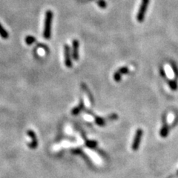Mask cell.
Wrapping results in <instances>:
<instances>
[{"instance_id":"5bb4252c","label":"cell","mask_w":178,"mask_h":178,"mask_svg":"<svg viewBox=\"0 0 178 178\" xmlns=\"http://www.w3.org/2000/svg\"><path fill=\"white\" fill-rule=\"evenodd\" d=\"M121 76L122 74L119 72V71H116L114 74V79L115 82H119L121 80Z\"/></svg>"},{"instance_id":"5b68a950","label":"cell","mask_w":178,"mask_h":178,"mask_svg":"<svg viewBox=\"0 0 178 178\" xmlns=\"http://www.w3.org/2000/svg\"><path fill=\"white\" fill-rule=\"evenodd\" d=\"M27 135L31 139V143H28V146L31 149H36L38 146V139H37L36 133L33 130L29 129L27 131Z\"/></svg>"},{"instance_id":"4fadbf2b","label":"cell","mask_w":178,"mask_h":178,"mask_svg":"<svg viewBox=\"0 0 178 178\" xmlns=\"http://www.w3.org/2000/svg\"><path fill=\"white\" fill-rule=\"evenodd\" d=\"M95 121H96L97 124L98 126H104L105 124H106V122H105L104 119H103V118L98 117H96Z\"/></svg>"},{"instance_id":"9a60e30c","label":"cell","mask_w":178,"mask_h":178,"mask_svg":"<svg viewBox=\"0 0 178 178\" xmlns=\"http://www.w3.org/2000/svg\"><path fill=\"white\" fill-rule=\"evenodd\" d=\"M118 71L121 74H127L129 72V70L127 67H122L118 70Z\"/></svg>"},{"instance_id":"ac0fdd59","label":"cell","mask_w":178,"mask_h":178,"mask_svg":"<svg viewBox=\"0 0 178 178\" xmlns=\"http://www.w3.org/2000/svg\"><path fill=\"white\" fill-rule=\"evenodd\" d=\"M160 74L162 75V77H164V78H166V72H165L164 69H163L162 67H160Z\"/></svg>"},{"instance_id":"277c9868","label":"cell","mask_w":178,"mask_h":178,"mask_svg":"<svg viewBox=\"0 0 178 178\" xmlns=\"http://www.w3.org/2000/svg\"><path fill=\"white\" fill-rule=\"evenodd\" d=\"M64 57H65V65L67 68H72L73 62L71 60V50L68 45H65L64 46Z\"/></svg>"},{"instance_id":"9c48e42d","label":"cell","mask_w":178,"mask_h":178,"mask_svg":"<svg viewBox=\"0 0 178 178\" xmlns=\"http://www.w3.org/2000/svg\"><path fill=\"white\" fill-rule=\"evenodd\" d=\"M83 107H84V103H83V102H81L79 106L74 108V109L71 111V114H72L73 115H77V114L83 109Z\"/></svg>"},{"instance_id":"6da1fadb","label":"cell","mask_w":178,"mask_h":178,"mask_svg":"<svg viewBox=\"0 0 178 178\" xmlns=\"http://www.w3.org/2000/svg\"><path fill=\"white\" fill-rule=\"evenodd\" d=\"M53 17H54V14L52 10H48L46 12L43 30V37L46 39H50L51 37V24H52Z\"/></svg>"},{"instance_id":"ba28073f","label":"cell","mask_w":178,"mask_h":178,"mask_svg":"<svg viewBox=\"0 0 178 178\" xmlns=\"http://www.w3.org/2000/svg\"><path fill=\"white\" fill-rule=\"evenodd\" d=\"M0 37H2V39H8L9 34L7 30H5V28L2 25V24L0 23Z\"/></svg>"},{"instance_id":"2e32d148","label":"cell","mask_w":178,"mask_h":178,"mask_svg":"<svg viewBox=\"0 0 178 178\" xmlns=\"http://www.w3.org/2000/svg\"><path fill=\"white\" fill-rule=\"evenodd\" d=\"M97 4L98 5H99V7L101 8H106V2H105L104 0H98L97 1Z\"/></svg>"},{"instance_id":"3957f363","label":"cell","mask_w":178,"mask_h":178,"mask_svg":"<svg viewBox=\"0 0 178 178\" xmlns=\"http://www.w3.org/2000/svg\"><path fill=\"white\" fill-rule=\"evenodd\" d=\"M143 135V131L141 128H138L135 133V138L133 140L132 143V149L133 151H137L139 148V144H140V141H141L142 137Z\"/></svg>"},{"instance_id":"7a4b0ae2","label":"cell","mask_w":178,"mask_h":178,"mask_svg":"<svg viewBox=\"0 0 178 178\" xmlns=\"http://www.w3.org/2000/svg\"><path fill=\"white\" fill-rule=\"evenodd\" d=\"M150 0H142L139 10H138L137 15V20L139 22H143L144 21L145 16L146 14V10L149 5Z\"/></svg>"},{"instance_id":"52a82bcc","label":"cell","mask_w":178,"mask_h":178,"mask_svg":"<svg viewBox=\"0 0 178 178\" xmlns=\"http://www.w3.org/2000/svg\"><path fill=\"white\" fill-rule=\"evenodd\" d=\"M168 131H169V128H168V125H167V123H165L163 126V127H162L161 130H160V136L163 138L167 137V136H168Z\"/></svg>"},{"instance_id":"e0dca14e","label":"cell","mask_w":178,"mask_h":178,"mask_svg":"<svg viewBox=\"0 0 178 178\" xmlns=\"http://www.w3.org/2000/svg\"><path fill=\"white\" fill-rule=\"evenodd\" d=\"M171 68L173 69L175 75L177 77H178V68L177 67L176 65L175 64V62H171Z\"/></svg>"},{"instance_id":"8fae6325","label":"cell","mask_w":178,"mask_h":178,"mask_svg":"<svg viewBox=\"0 0 178 178\" xmlns=\"http://www.w3.org/2000/svg\"><path fill=\"white\" fill-rule=\"evenodd\" d=\"M168 86H169L170 88H171L172 91H177V84L176 81L169 80L168 81Z\"/></svg>"},{"instance_id":"30bf717a","label":"cell","mask_w":178,"mask_h":178,"mask_svg":"<svg viewBox=\"0 0 178 178\" xmlns=\"http://www.w3.org/2000/svg\"><path fill=\"white\" fill-rule=\"evenodd\" d=\"M25 42H26V44H27L28 46H31L32 44H34V42L37 41V39H36L35 37H33V36H27V37H25Z\"/></svg>"},{"instance_id":"7c38bea8","label":"cell","mask_w":178,"mask_h":178,"mask_svg":"<svg viewBox=\"0 0 178 178\" xmlns=\"http://www.w3.org/2000/svg\"><path fill=\"white\" fill-rule=\"evenodd\" d=\"M86 145L87 147L90 148H94L97 146V142L94 141V140H89L86 143Z\"/></svg>"},{"instance_id":"8992f818","label":"cell","mask_w":178,"mask_h":178,"mask_svg":"<svg viewBox=\"0 0 178 178\" xmlns=\"http://www.w3.org/2000/svg\"><path fill=\"white\" fill-rule=\"evenodd\" d=\"M79 41L74 39L72 42V57L75 61H77L79 59Z\"/></svg>"}]
</instances>
